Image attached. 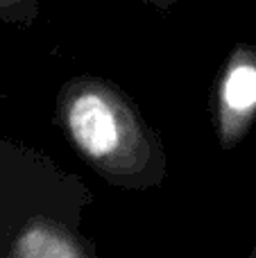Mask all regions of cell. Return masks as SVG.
<instances>
[{
    "label": "cell",
    "mask_w": 256,
    "mask_h": 258,
    "mask_svg": "<svg viewBox=\"0 0 256 258\" xmlns=\"http://www.w3.org/2000/svg\"><path fill=\"white\" fill-rule=\"evenodd\" d=\"M68 125L77 145L93 156H109L122 143V125L116 109L104 98L86 93L68 109Z\"/></svg>",
    "instance_id": "6da1fadb"
},
{
    "label": "cell",
    "mask_w": 256,
    "mask_h": 258,
    "mask_svg": "<svg viewBox=\"0 0 256 258\" xmlns=\"http://www.w3.org/2000/svg\"><path fill=\"white\" fill-rule=\"evenodd\" d=\"M222 100L229 113L247 116L256 109V61L247 57L234 59L222 84Z\"/></svg>",
    "instance_id": "7a4b0ae2"
},
{
    "label": "cell",
    "mask_w": 256,
    "mask_h": 258,
    "mask_svg": "<svg viewBox=\"0 0 256 258\" xmlns=\"http://www.w3.org/2000/svg\"><path fill=\"white\" fill-rule=\"evenodd\" d=\"M14 258H80L66 236L45 227H34L16 242Z\"/></svg>",
    "instance_id": "3957f363"
},
{
    "label": "cell",
    "mask_w": 256,
    "mask_h": 258,
    "mask_svg": "<svg viewBox=\"0 0 256 258\" xmlns=\"http://www.w3.org/2000/svg\"><path fill=\"white\" fill-rule=\"evenodd\" d=\"M36 12V0H0L3 18H30Z\"/></svg>",
    "instance_id": "277c9868"
},
{
    "label": "cell",
    "mask_w": 256,
    "mask_h": 258,
    "mask_svg": "<svg viewBox=\"0 0 256 258\" xmlns=\"http://www.w3.org/2000/svg\"><path fill=\"white\" fill-rule=\"evenodd\" d=\"M145 3H152V5H159V7H168V5L177 3V0H145Z\"/></svg>",
    "instance_id": "5b68a950"
}]
</instances>
